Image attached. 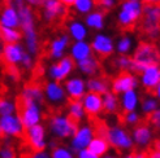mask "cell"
Segmentation results:
<instances>
[{"mask_svg":"<svg viewBox=\"0 0 160 158\" xmlns=\"http://www.w3.org/2000/svg\"><path fill=\"white\" fill-rule=\"evenodd\" d=\"M132 58L133 65L130 72L135 75H142L147 67L160 66V48L154 42L142 40L134 51Z\"/></svg>","mask_w":160,"mask_h":158,"instance_id":"obj_1","label":"cell"},{"mask_svg":"<svg viewBox=\"0 0 160 158\" xmlns=\"http://www.w3.org/2000/svg\"><path fill=\"white\" fill-rule=\"evenodd\" d=\"M142 13V4L138 0H125L118 13V26L122 31H134Z\"/></svg>","mask_w":160,"mask_h":158,"instance_id":"obj_2","label":"cell"},{"mask_svg":"<svg viewBox=\"0 0 160 158\" xmlns=\"http://www.w3.org/2000/svg\"><path fill=\"white\" fill-rule=\"evenodd\" d=\"M78 130V123L70 119L68 115L56 114L52 115L50 119V131L53 136L59 139H67L74 136V133Z\"/></svg>","mask_w":160,"mask_h":158,"instance_id":"obj_3","label":"cell"},{"mask_svg":"<svg viewBox=\"0 0 160 158\" xmlns=\"http://www.w3.org/2000/svg\"><path fill=\"white\" fill-rule=\"evenodd\" d=\"M23 130L25 127L18 114L0 115V137H21Z\"/></svg>","mask_w":160,"mask_h":158,"instance_id":"obj_4","label":"cell"},{"mask_svg":"<svg viewBox=\"0 0 160 158\" xmlns=\"http://www.w3.org/2000/svg\"><path fill=\"white\" fill-rule=\"evenodd\" d=\"M17 110L18 115L21 118V122L23 124V127L26 130L34 124H38L41 121V109L39 105L35 102H22L17 100Z\"/></svg>","mask_w":160,"mask_h":158,"instance_id":"obj_5","label":"cell"},{"mask_svg":"<svg viewBox=\"0 0 160 158\" xmlns=\"http://www.w3.org/2000/svg\"><path fill=\"white\" fill-rule=\"evenodd\" d=\"M107 140L109 145L116 149L118 153H121L124 149H132L134 146L130 135L121 127H108Z\"/></svg>","mask_w":160,"mask_h":158,"instance_id":"obj_6","label":"cell"},{"mask_svg":"<svg viewBox=\"0 0 160 158\" xmlns=\"http://www.w3.org/2000/svg\"><path fill=\"white\" fill-rule=\"evenodd\" d=\"M137 83H138V81H137V78H135V74H133L132 72H128V70H121V72L111 81V88L113 93L120 95L126 91L134 90V87L137 86Z\"/></svg>","mask_w":160,"mask_h":158,"instance_id":"obj_7","label":"cell"},{"mask_svg":"<svg viewBox=\"0 0 160 158\" xmlns=\"http://www.w3.org/2000/svg\"><path fill=\"white\" fill-rule=\"evenodd\" d=\"M76 64H74V60L70 56H65V57H61L59 62L51 65L48 73L50 77L56 82H61V81H65L67 77L73 72Z\"/></svg>","mask_w":160,"mask_h":158,"instance_id":"obj_8","label":"cell"},{"mask_svg":"<svg viewBox=\"0 0 160 158\" xmlns=\"http://www.w3.org/2000/svg\"><path fill=\"white\" fill-rule=\"evenodd\" d=\"M43 20L46 22H55L58 18H62L67 13V7L60 0H42Z\"/></svg>","mask_w":160,"mask_h":158,"instance_id":"obj_9","label":"cell"},{"mask_svg":"<svg viewBox=\"0 0 160 158\" xmlns=\"http://www.w3.org/2000/svg\"><path fill=\"white\" fill-rule=\"evenodd\" d=\"M28 144L35 152L44 151L46 149V130L42 124H34L28 128Z\"/></svg>","mask_w":160,"mask_h":158,"instance_id":"obj_10","label":"cell"},{"mask_svg":"<svg viewBox=\"0 0 160 158\" xmlns=\"http://www.w3.org/2000/svg\"><path fill=\"white\" fill-rule=\"evenodd\" d=\"M159 66H150L142 73V84L145 92L150 97L158 96V86H159Z\"/></svg>","mask_w":160,"mask_h":158,"instance_id":"obj_11","label":"cell"},{"mask_svg":"<svg viewBox=\"0 0 160 158\" xmlns=\"http://www.w3.org/2000/svg\"><path fill=\"white\" fill-rule=\"evenodd\" d=\"M82 104L85 108V113L89 115L90 119L103 112V97L97 92L89 91V93H85L82 97Z\"/></svg>","mask_w":160,"mask_h":158,"instance_id":"obj_12","label":"cell"},{"mask_svg":"<svg viewBox=\"0 0 160 158\" xmlns=\"http://www.w3.org/2000/svg\"><path fill=\"white\" fill-rule=\"evenodd\" d=\"M91 49L98 54L99 58H107L113 53V42L109 36L98 34L91 42Z\"/></svg>","mask_w":160,"mask_h":158,"instance_id":"obj_13","label":"cell"},{"mask_svg":"<svg viewBox=\"0 0 160 158\" xmlns=\"http://www.w3.org/2000/svg\"><path fill=\"white\" fill-rule=\"evenodd\" d=\"M94 136H95L94 128H91L90 126H82V127H78L77 132L73 136V140H72V144H70L72 151L78 153L81 149L87 148V145L90 144V141L92 140Z\"/></svg>","mask_w":160,"mask_h":158,"instance_id":"obj_14","label":"cell"},{"mask_svg":"<svg viewBox=\"0 0 160 158\" xmlns=\"http://www.w3.org/2000/svg\"><path fill=\"white\" fill-rule=\"evenodd\" d=\"M25 48L20 43H5L3 48V58L9 66H16L21 64Z\"/></svg>","mask_w":160,"mask_h":158,"instance_id":"obj_15","label":"cell"},{"mask_svg":"<svg viewBox=\"0 0 160 158\" xmlns=\"http://www.w3.org/2000/svg\"><path fill=\"white\" fill-rule=\"evenodd\" d=\"M133 137L135 140V144L138 146L147 145L151 141V131H150V124L145 118H139V121L134 124L133 130Z\"/></svg>","mask_w":160,"mask_h":158,"instance_id":"obj_16","label":"cell"},{"mask_svg":"<svg viewBox=\"0 0 160 158\" xmlns=\"http://www.w3.org/2000/svg\"><path fill=\"white\" fill-rule=\"evenodd\" d=\"M17 100L22 102H35L38 105H42L44 101L43 90L38 84H28L22 90L20 97Z\"/></svg>","mask_w":160,"mask_h":158,"instance_id":"obj_17","label":"cell"},{"mask_svg":"<svg viewBox=\"0 0 160 158\" xmlns=\"http://www.w3.org/2000/svg\"><path fill=\"white\" fill-rule=\"evenodd\" d=\"M44 93H46V97L48 99V101L52 102V104H62V102L67 100L65 90L61 87L60 82H56V81L46 84Z\"/></svg>","mask_w":160,"mask_h":158,"instance_id":"obj_18","label":"cell"},{"mask_svg":"<svg viewBox=\"0 0 160 158\" xmlns=\"http://www.w3.org/2000/svg\"><path fill=\"white\" fill-rule=\"evenodd\" d=\"M86 90V83L81 78H70L65 81V92L70 100H81Z\"/></svg>","mask_w":160,"mask_h":158,"instance_id":"obj_19","label":"cell"},{"mask_svg":"<svg viewBox=\"0 0 160 158\" xmlns=\"http://www.w3.org/2000/svg\"><path fill=\"white\" fill-rule=\"evenodd\" d=\"M0 26L5 27H13L18 29L20 27V17H18V11L17 8L12 5H4L2 14H0Z\"/></svg>","mask_w":160,"mask_h":158,"instance_id":"obj_20","label":"cell"},{"mask_svg":"<svg viewBox=\"0 0 160 158\" xmlns=\"http://www.w3.org/2000/svg\"><path fill=\"white\" fill-rule=\"evenodd\" d=\"M70 43V36L68 35H60L59 38L53 39L50 44V57L52 58H61L64 56V52L68 48Z\"/></svg>","mask_w":160,"mask_h":158,"instance_id":"obj_21","label":"cell"},{"mask_svg":"<svg viewBox=\"0 0 160 158\" xmlns=\"http://www.w3.org/2000/svg\"><path fill=\"white\" fill-rule=\"evenodd\" d=\"M111 87V81L106 75H100V77H94L90 78L86 82V88L90 92H97L99 95H104L106 92L109 91Z\"/></svg>","mask_w":160,"mask_h":158,"instance_id":"obj_22","label":"cell"},{"mask_svg":"<svg viewBox=\"0 0 160 158\" xmlns=\"http://www.w3.org/2000/svg\"><path fill=\"white\" fill-rule=\"evenodd\" d=\"M77 67L81 70L85 75L89 77H95L99 72H100V62L98 58L92 57V54L89 57H86L83 60L77 61Z\"/></svg>","mask_w":160,"mask_h":158,"instance_id":"obj_23","label":"cell"},{"mask_svg":"<svg viewBox=\"0 0 160 158\" xmlns=\"http://www.w3.org/2000/svg\"><path fill=\"white\" fill-rule=\"evenodd\" d=\"M91 54H92L91 44H89L85 40H77L70 47V57L73 58L76 62L89 57V56H91Z\"/></svg>","mask_w":160,"mask_h":158,"instance_id":"obj_24","label":"cell"},{"mask_svg":"<svg viewBox=\"0 0 160 158\" xmlns=\"http://www.w3.org/2000/svg\"><path fill=\"white\" fill-rule=\"evenodd\" d=\"M22 36H23V40H25V47H26V51L35 56L39 51V40H38V34H37V30L35 26L34 27H29V29H23L22 30Z\"/></svg>","mask_w":160,"mask_h":158,"instance_id":"obj_25","label":"cell"},{"mask_svg":"<svg viewBox=\"0 0 160 158\" xmlns=\"http://www.w3.org/2000/svg\"><path fill=\"white\" fill-rule=\"evenodd\" d=\"M17 11H18V17H20V27L22 30L35 26L34 12L31 9V7H29L28 4H23L20 8H17Z\"/></svg>","mask_w":160,"mask_h":158,"instance_id":"obj_26","label":"cell"},{"mask_svg":"<svg viewBox=\"0 0 160 158\" xmlns=\"http://www.w3.org/2000/svg\"><path fill=\"white\" fill-rule=\"evenodd\" d=\"M103 112L106 114H117L120 112V101L113 92H106L103 95Z\"/></svg>","mask_w":160,"mask_h":158,"instance_id":"obj_27","label":"cell"},{"mask_svg":"<svg viewBox=\"0 0 160 158\" xmlns=\"http://www.w3.org/2000/svg\"><path fill=\"white\" fill-rule=\"evenodd\" d=\"M85 108L82 104V100H70L68 101V117L79 124L85 117Z\"/></svg>","mask_w":160,"mask_h":158,"instance_id":"obj_28","label":"cell"},{"mask_svg":"<svg viewBox=\"0 0 160 158\" xmlns=\"http://www.w3.org/2000/svg\"><path fill=\"white\" fill-rule=\"evenodd\" d=\"M85 23L87 27L102 30L104 26V12L103 11H91L90 13L86 14Z\"/></svg>","mask_w":160,"mask_h":158,"instance_id":"obj_29","label":"cell"},{"mask_svg":"<svg viewBox=\"0 0 160 158\" xmlns=\"http://www.w3.org/2000/svg\"><path fill=\"white\" fill-rule=\"evenodd\" d=\"M87 149L91 151L94 154H97L98 157H103L109 149V143L108 140L100 136H95L90 141V144L87 145Z\"/></svg>","mask_w":160,"mask_h":158,"instance_id":"obj_30","label":"cell"},{"mask_svg":"<svg viewBox=\"0 0 160 158\" xmlns=\"http://www.w3.org/2000/svg\"><path fill=\"white\" fill-rule=\"evenodd\" d=\"M69 35L73 40H85L87 36V29L82 22L79 21H72L68 26Z\"/></svg>","mask_w":160,"mask_h":158,"instance_id":"obj_31","label":"cell"},{"mask_svg":"<svg viewBox=\"0 0 160 158\" xmlns=\"http://www.w3.org/2000/svg\"><path fill=\"white\" fill-rule=\"evenodd\" d=\"M0 38L5 43H18L22 39V33L18 29L0 26Z\"/></svg>","mask_w":160,"mask_h":158,"instance_id":"obj_32","label":"cell"},{"mask_svg":"<svg viewBox=\"0 0 160 158\" xmlns=\"http://www.w3.org/2000/svg\"><path fill=\"white\" fill-rule=\"evenodd\" d=\"M135 105H137V95L133 90L124 92L122 97V110L124 112H132L134 110Z\"/></svg>","mask_w":160,"mask_h":158,"instance_id":"obj_33","label":"cell"},{"mask_svg":"<svg viewBox=\"0 0 160 158\" xmlns=\"http://www.w3.org/2000/svg\"><path fill=\"white\" fill-rule=\"evenodd\" d=\"M95 7V0H76L73 8L79 14H87L90 13Z\"/></svg>","mask_w":160,"mask_h":158,"instance_id":"obj_34","label":"cell"},{"mask_svg":"<svg viewBox=\"0 0 160 158\" xmlns=\"http://www.w3.org/2000/svg\"><path fill=\"white\" fill-rule=\"evenodd\" d=\"M132 65H133V58L126 56V54H120L118 57H116L113 60V66L117 67L120 72H121V70H128V72H130Z\"/></svg>","mask_w":160,"mask_h":158,"instance_id":"obj_35","label":"cell"},{"mask_svg":"<svg viewBox=\"0 0 160 158\" xmlns=\"http://www.w3.org/2000/svg\"><path fill=\"white\" fill-rule=\"evenodd\" d=\"M145 119L150 126H152L155 132H160V110H151V112L145 113Z\"/></svg>","mask_w":160,"mask_h":158,"instance_id":"obj_36","label":"cell"},{"mask_svg":"<svg viewBox=\"0 0 160 158\" xmlns=\"http://www.w3.org/2000/svg\"><path fill=\"white\" fill-rule=\"evenodd\" d=\"M17 112V104L7 99H0V115L16 114Z\"/></svg>","mask_w":160,"mask_h":158,"instance_id":"obj_37","label":"cell"},{"mask_svg":"<svg viewBox=\"0 0 160 158\" xmlns=\"http://www.w3.org/2000/svg\"><path fill=\"white\" fill-rule=\"evenodd\" d=\"M130 47H132V40L128 36H122L117 43V52L120 54H126L130 51Z\"/></svg>","mask_w":160,"mask_h":158,"instance_id":"obj_38","label":"cell"},{"mask_svg":"<svg viewBox=\"0 0 160 158\" xmlns=\"http://www.w3.org/2000/svg\"><path fill=\"white\" fill-rule=\"evenodd\" d=\"M141 104H142V109L145 113L151 112V110H155L159 106L158 102L154 99H150V96L148 97H141Z\"/></svg>","mask_w":160,"mask_h":158,"instance_id":"obj_39","label":"cell"},{"mask_svg":"<svg viewBox=\"0 0 160 158\" xmlns=\"http://www.w3.org/2000/svg\"><path fill=\"white\" fill-rule=\"evenodd\" d=\"M51 157L52 158H74L72 152L68 151V149L64 148V146H56L52 151Z\"/></svg>","mask_w":160,"mask_h":158,"instance_id":"obj_40","label":"cell"},{"mask_svg":"<svg viewBox=\"0 0 160 158\" xmlns=\"http://www.w3.org/2000/svg\"><path fill=\"white\" fill-rule=\"evenodd\" d=\"M115 4H116V0H95V7L102 8L103 12L112 9Z\"/></svg>","mask_w":160,"mask_h":158,"instance_id":"obj_41","label":"cell"},{"mask_svg":"<svg viewBox=\"0 0 160 158\" xmlns=\"http://www.w3.org/2000/svg\"><path fill=\"white\" fill-rule=\"evenodd\" d=\"M21 64L22 66L30 70V69H33L34 66V60H33V54H30L28 51H25V53H23V56H22V60H21Z\"/></svg>","mask_w":160,"mask_h":158,"instance_id":"obj_42","label":"cell"},{"mask_svg":"<svg viewBox=\"0 0 160 158\" xmlns=\"http://www.w3.org/2000/svg\"><path fill=\"white\" fill-rule=\"evenodd\" d=\"M0 158H16L14 149L11 145L0 146Z\"/></svg>","mask_w":160,"mask_h":158,"instance_id":"obj_43","label":"cell"},{"mask_svg":"<svg viewBox=\"0 0 160 158\" xmlns=\"http://www.w3.org/2000/svg\"><path fill=\"white\" fill-rule=\"evenodd\" d=\"M78 158H99L97 154H94L91 151H89V149H81V151L78 152Z\"/></svg>","mask_w":160,"mask_h":158,"instance_id":"obj_44","label":"cell"},{"mask_svg":"<svg viewBox=\"0 0 160 158\" xmlns=\"http://www.w3.org/2000/svg\"><path fill=\"white\" fill-rule=\"evenodd\" d=\"M4 3L7 5H12L14 8H20L21 5L25 4V0H4Z\"/></svg>","mask_w":160,"mask_h":158,"instance_id":"obj_45","label":"cell"},{"mask_svg":"<svg viewBox=\"0 0 160 158\" xmlns=\"http://www.w3.org/2000/svg\"><path fill=\"white\" fill-rule=\"evenodd\" d=\"M31 158H50V154L44 152V151H39V152H35L33 156H31Z\"/></svg>","mask_w":160,"mask_h":158,"instance_id":"obj_46","label":"cell"},{"mask_svg":"<svg viewBox=\"0 0 160 158\" xmlns=\"http://www.w3.org/2000/svg\"><path fill=\"white\" fill-rule=\"evenodd\" d=\"M25 4H28L29 7H41L42 5V0H25Z\"/></svg>","mask_w":160,"mask_h":158,"instance_id":"obj_47","label":"cell"},{"mask_svg":"<svg viewBox=\"0 0 160 158\" xmlns=\"http://www.w3.org/2000/svg\"><path fill=\"white\" fill-rule=\"evenodd\" d=\"M60 2L65 5V7H73V4H74V2L76 0H60Z\"/></svg>","mask_w":160,"mask_h":158,"instance_id":"obj_48","label":"cell"},{"mask_svg":"<svg viewBox=\"0 0 160 158\" xmlns=\"http://www.w3.org/2000/svg\"><path fill=\"white\" fill-rule=\"evenodd\" d=\"M143 3H160V0H142Z\"/></svg>","mask_w":160,"mask_h":158,"instance_id":"obj_49","label":"cell"},{"mask_svg":"<svg viewBox=\"0 0 160 158\" xmlns=\"http://www.w3.org/2000/svg\"><path fill=\"white\" fill-rule=\"evenodd\" d=\"M103 158H118V157H115V156H104Z\"/></svg>","mask_w":160,"mask_h":158,"instance_id":"obj_50","label":"cell"},{"mask_svg":"<svg viewBox=\"0 0 160 158\" xmlns=\"http://www.w3.org/2000/svg\"><path fill=\"white\" fill-rule=\"evenodd\" d=\"M158 96L160 97V83H159V86H158Z\"/></svg>","mask_w":160,"mask_h":158,"instance_id":"obj_51","label":"cell"},{"mask_svg":"<svg viewBox=\"0 0 160 158\" xmlns=\"http://www.w3.org/2000/svg\"><path fill=\"white\" fill-rule=\"evenodd\" d=\"M125 158H133V157H132V154H129V156H126Z\"/></svg>","mask_w":160,"mask_h":158,"instance_id":"obj_52","label":"cell"}]
</instances>
